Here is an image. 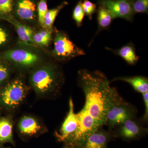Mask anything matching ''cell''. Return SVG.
<instances>
[{
  "mask_svg": "<svg viewBox=\"0 0 148 148\" xmlns=\"http://www.w3.org/2000/svg\"><path fill=\"white\" fill-rule=\"evenodd\" d=\"M78 82L85 98L84 108L99 126H103L111 105L119 96L110 82L99 71L82 69L78 72Z\"/></svg>",
  "mask_w": 148,
  "mask_h": 148,
  "instance_id": "1",
  "label": "cell"
},
{
  "mask_svg": "<svg viewBox=\"0 0 148 148\" xmlns=\"http://www.w3.org/2000/svg\"><path fill=\"white\" fill-rule=\"evenodd\" d=\"M61 73L53 67H43L31 75V83L37 93L45 94L58 90L62 82Z\"/></svg>",
  "mask_w": 148,
  "mask_h": 148,
  "instance_id": "2",
  "label": "cell"
},
{
  "mask_svg": "<svg viewBox=\"0 0 148 148\" xmlns=\"http://www.w3.org/2000/svg\"><path fill=\"white\" fill-rule=\"evenodd\" d=\"M78 126L76 131L64 142V148H77L100 126L84 108L77 113Z\"/></svg>",
  "mask_w": 148,
  "mask_h": 148,
  "instance_id": "3",
  "label": "cell"
},
{
  "mask_svg": "<svg viewBox=\"0 0 148 148\" xmlns=\"http://www.w3.org/2000/svg\"><path fill=\"white\" fill-rule=\"evenodd\" d=\"M137 113V109L119 95L109 109L104 125L111 131L127 120L136 118Z\"/></svg>",
  "mask_w": 148,
  "mask_h": 148,
  "instance_id": "4",
  "label": "cell"
},
{
  "mask_svg": "<svg viewBox=\"0 0 148 148\" xmlns=\"http://www.w3.org/2000/svg\"><path fill=\"white\" fill-rule=\"evenodd\" d=\"M53 45V55L60 61H66L86 55L84 51L75 45L64 32H56Z\"/></svg>",
  "mask_w": 148,
  "mask_h": 148,
  "instance_id": "5",
  "label": "cell"
},
{
  "mask_svg": "<svg viewBox=\"0 0 148 148\" xmlns=\"http://www.w3.org/2000/svg\"><path fill=\"white\" fill-rule=\"evenodd\" d=\"M111 131L114 138L131 142L140 140L147 135L148 129L144 127L140 120H138L134 118L127 120Z\"/></svg>",
  "mask_w": 148,
  "mask_h": 148,
  "instance_id": "6",
  "label": "cell"
},
{
  "mask_svg": "<svg viewBox=\"0 0 148 148\" xmlns=\"http://www.w3.org/2000/svg\"><path fill=\"white\" fill-rule=\"evenodd\" d=\"M27 88L21 80L16 79L7 85L1 94V100L10 108L18 107L24 101L27 94Z\"/></svg>",
  "mask_w": 148,
  "mask_h": 148,
  "instance_id": "7",
  "label": "cell"
},
{
  "mask_svg": "<svg viewBox=\"0 0 148 148\" xmlns=\"http://www.w3.org/2000/svg\"><path fill=\"white\" fill-rule=\"evenodd\" d=\"M98 3L106 7L113 19L119 18L127 21H133L135 14L129 0H99Z\"/></svg>",
  "mask_w": 148,
  "mask_h": 148,
  "instance_id": "8",
  "label": "cell"
},
{
  "mask_svg": "<svg viewBox=\"0 0 148 148\" xmlns=\"http://www.w3.org/2000/svg\"><path fill=\"white\" fill-rule=\"evenodd\" d=\"M78 126V120L77 114L74 111L73 99L69 101V111L67 116L62 123L59 132H56V136L58 141L65 142L75 132Z\"/></svg>",
  "mask_w": 148,
  "mask_h": 148,
  "instance_id": "9",
  "label": "cell"
},
{
  "mask_svg": "<svg viewBox=\"0 0 148 148\" xmlns=\"http://www.w3.org/2000/svg\"><path fill=\"white\" fill-rule=\"evenodd\" d=\"M114 138L110 130L107 131L101 127L88 137L77 148H106L109 142Z\"/></svg>",
  "mask_w": 148,
  "mask_h": 148,
  "instance_id": "10",
  "label": "cell"
},
{
  "mask_svg": "<svg viewBox=\"0 0 148 148\" xmlns=\"http://www.w3.org/2000/svg\"><path fill=\"white\" fill-rule=\"evenodd\" d=\"M6 58L21 66L29 67L35 65L39 60L37 54L23 49H12L5 53Z\"/></svg>",
  "mask_w": 148,
  "mask_h": 148,
  "instance_id": "11",
  "label": "cell"
},
{
  "mask_svg": "<svg viewBox=\"0 0 148 148\" xmlns=\"http://www.w3.org/2000/svg\"><path fill=\"white\" fill-rule=\"evenodd\" d=\"M36 8L33 0H17L16 12L20 19L32 21L36 16Z\"/></svg>",
  "mask_w": 148,
  "mask_h": 148,
  "instance_id": "12",
  "label": "cell"
},
{
  "mask_svg": "<svg viewBox=\"0 0 148 148\" xmlns=\"http://www.w3.org/2000/svg\"><path fill=\"white\" fill-rule=\"evenodd\" d=\"M121 81L130 84L136 92L142 93L148 92V79L145 77L136 76L116 78L112 82Z\"/></svg>",
  "mask_w": 148,
  "mask_h": 148,
  "instance_id": "13",
  "label": "cell"
},
{
  "mask_svg": "<svg viewBox=\"0 0 148 148\" xmlns=\"http://www.w3.org/2000/svg\"><path fill=\"white\" fill-rule=\"evenodd\" d=\"M106 48L116 55L119 56L129 65H135L139 60V57L135 52V46L132 43H129L118 49H112L108 47Z\"/></svg>",
  "mask_w": 148,
  "mask_h": 148,
  "instance_id": "14",
  "label": "cell"
},
{
  "mask_svg": "<svg viewBox=\"0 0 148 148\" xmlns=\"http://www.w3.org/2000/svg\"><path fill=\"white\" fill-rule=\"evenodd\" d=\"M18 127L21 133L30 136L36 134L41 128L37 120L31 116L23 117L19 121Z\"/></svg>",
  "mask_w": 148,
  "mask_h": 148,
  "instance_id": "15",
  "label": "cell"
},
{
  "mask_svg": "<svg viewBox=\"0 0 148 148\" xmlns=\"http://www.w3.org/2000/svg\"><path fill=\"white\" fill-rule=\"evenodd\" d=\"M99 3L97 11V21L98 30L96 34L102 30H107L110 28L112 21L113 20L110 13L103 4Z\"/></svg>",
  "mask_w": 148,
  "mask_h": 148,
  "instance_id": "16",
  "label": "cell"
},
{
  "mask_svg": "<svg viewBox=\"0 0 148 148\" xmlns=\"http://www.w3.org/2000/svg\"><path fill=\"white\" fill-rule=\"evenodd\" d=\"M10 22L15 27L18 38L22 42L28 45L34 43L33 40V31L30 27L21 24L14 19L11 20Z\"/></svg>",
  "mask_w": 148,
  "mask_h": 148,
  "instance_id": "17",
  "label": "cell"
},
{
  "mask_svg": "<svg viewBox=\"0 0 148 148\" xmlns=\"http://www.w3.org/2000/svg\"><path fill=\"white\" fill-rule=\"evenodd\" d=\"M12 141V124L7 118L0 119V142L8 143Z\"/></svg>",
  "mask_w": 148,
  "mask_h": 148,
  "instance_id": "18",
  "label": "cell"
},
{
  "mask_svg": "<svg viewBox=\"0 0 148 148\" xmlns=\"http://www.w3.org/2000/svg\"><path fill=\"white\" fill-rule=\"evenodd\" d=\"M68 4L67 2L64 1L55 8L48 10L46 14L43 27L51 31L56 18L61 10Z\"/></svg>",
  "mask_w": 148,
  "mask_h": 148,
  "instance_id": "19",
  "label": "cell"
},
{
  "mask_svg": "<svg viewBox=\"0 0 148 148\" xmlns=\"http://www.w3.org/2000/svg\"><path fill=\"white\" fill-rule=\"evenodd\" d=\"M51 31L42 30L33 35L34 43L43 46H47L51 39Z\"/></svg>",
  "mask_w": 148,
  "mask_h": 148,
  "instance_id": "20",
  "label": "cell"
},
{
  "mask_svg": "<svg viewBox=\"0 0 148 148\" xmlns=\"http://www.w3.org/2000/svg\"><path fill=\"white\" fill-rule=\"evenodd\" d=\"M82 0H79L74 9L73 18L78 27H81L84 18L85 13L82 6Z\"/></svg>",
  "mask_w": 148,
  "mask_h": 148,
  "instance_id": "21",
  "label": "cell"
},
{
  "mask_svg": "<svg viewBox=\"0 0 148 148\" xmlns=\"http://www.w3.org/2000/svg\"><path fill=\"white\" fill-rule=\"evenodd\" d=\"M131 2L132 10L135 14L148 13V0H132Z\"/></svg>",
  "mask_w": 148,
  "mask_h": 148,
  "instance_id": "22",
  "label": "cell"
},
{
  "mask_svg": "<svg viewBox=\"0 0 148 148\" xmlns=\"http://www.w3.org/2000/svg\"><path fill=\"white\" fill-rule=\"evenodd\" d=\"M82 6L85 15L91 20L92 15L97 11V5L88 0H82Z\"/></svg>",
  "mask_w": 148,
  "mask_h": 148,
  "instance_id": "23",
  "label": "cell"
},
{
  "mask_svg": "<svg viewBox=\"0 0 148 148\" xmlns=\"http://www.w3.org/2000/svg\"><path fill=\"white\" fill-rule=\"evenodd\" d=\"M48 10L47 0H40L37 6V12L39 22L42 27L45 17Z\"/></svg>",
  "mask_w": 148,
  "mask_h": 148,
  "instance_id": "24",
  "label": "cell"
},
{
  "mask_svg": "<svg viewBox=\"0 0 148 148\" xmlns=\"http://www.w3.org/2000/svg\"><path fill=\"white\" fill-rule=\"evenodd\" d=\"M13 0H0V14L10 13L13 9Z\"/></svg>",
  "mask_w": 148,
  "mask_h": 148,
  "instance_id": "25",
  "label": "cell"
},
{
  "mask_svg": "<svg viewBox=\"0 0 148 148\" xmlns=\"http://www.w3.org/2000/svg\"><path fill=\"white\" fill-rule=\"evenodd\" d=\"M145 105V112L143 118L140 119L143 124L147 122L148 119V92L142 94Z\"/></svg>",
  "mask_w": 148,
  "mask_h": 148,
  "instance_id": "26",
  "label": "cell"
},
{
  "mask_svg": "<svg viewBox=\"0 0 148 148\" xmlns=\"http://www.w3.org/2000/svg\"><path fill=\"white\" fill-rule=\"evenodd\" d=\"M9 71L8 67L3 64H0V83L7 79L9 76Z\"/></svg>",
  "mask_w": 148,
  "mask_h": 148,
  "instance_id": "27",
  "label": "cell"
},
{
  "mask_svg": "<svg viewBox=\"0 0 148 148\" xmlns=\"http://www.w3.org/2000/svg\"><path fill=\"white\" fill-rule=\"evenodd\" d=\"M8 35L4 30L0 27V45L5 43L8 39Z\"/></svg>",
  "mask_w": 148,
  "mask_h": 148,
  "instance_id": "28",
  "label": "cell"
},
{
  "mask_svg": "<svg viewBox=\"0 0 148 148\" xmlns=\"http://www.w3.org/2000/svg\"><path fill=\"white\" fill-rule=\"evenodd\" d=\"M129 1H132V0H129Z\"/></svg>",
  "mask_w": 148,
  "mask_h": 148,
  "instance_id": "29",
  "label": "cell"
},
{
  "mask_svg": "<svg viewBox=\"0 0 148 148\" xmlns=\"http://www.w3.org/2000/svg\"><path fill=\"white\" fill-rule=\"evenodd\" d=\"M106 148H108V147H106Z\"/></svg>",
  "mask_w": 148,
  "mask_h": 148,
  "instance_id": "30",
  "label": "cell"
}]
</instances>
